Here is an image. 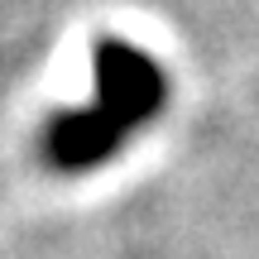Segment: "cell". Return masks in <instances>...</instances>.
<instances>
[{
	"instance_id": "cell-1",
	"label": "cell",
	"mask_w": 259,
	"mask_h": 259,
	"mask_svg": "<svg viewBox=\"0 0 259 259\" xmlns=\"http://www.w3.org/2000/svg\"><path fill=\"white\" fill-rule=\"evenodd\" d=\"M163 96H168V87H163V72H158L154 58L111 38V44L96 48L92 101L53 115L44 125L38 154L58 173H87V168L120 154L125 139L163 111Z\"/></svg>"
}]
</instances>
